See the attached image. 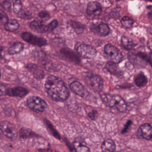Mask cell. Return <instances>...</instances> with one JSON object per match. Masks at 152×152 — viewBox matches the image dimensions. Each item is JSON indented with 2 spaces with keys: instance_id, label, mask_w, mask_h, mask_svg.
<instances>
[{
  "instance_id": "cell-20",
  "label": "cell",
  "mask_w": 152,
  "mask_h": 152,
  "mask_svg": "<svg viewBox=\"0 0 152 152\" xmlns=\"http://www.w3.org/2000/svg\"><path fill=\"white\" fill-rule=\"evenodd\" d=\"M135 84L139 88H143L146 86L148 83L147 77L144 74V73L140 72L134 78Z\"/></svg>"
},
{
  "instance_id": "cell-35",
  "label": "cell",
  "mask_w": 152,
  "mask_h": 152,
  "mask_svg": "<svg viewBox=\"0 0 152 152\" xmlns=\"http://www.w3.org/2000/svg\"><path fill=\"white\" fill-rule=\"evenodd\" d=\"M3 49L2 48H0V58H1L2 57V52Z\"/></svg>"
},
{
  "instance_id": "cell-24",
  "label": "cell",
  "mask_w": 152,
  "mask_h": 152,
  "mask_svg": "<svg viewBox=\"0 0 152 152\" xmlns=\"http://www.w3.org/2000/svg\"><path fill=\"white\" fill-rule=\"evenodd\" d=\"M71 26L73 28L76 33L79 34L82 33L83 32L84 30V26L83 25L79 22H76V21H72L71 20L69 22Z\"/></svg>"
},
{
  "instance_id": "cell-3",
  "label": "cell",
  "mask_w": 152,
  "mask_h": 152,
  "mask_svg": "<svg viewBox=\"0 0 152 152\" xmlns=\"http://www.w3.org/2000/svg\"><path fill=\"white\" fill-rule=\"evenodd\" d=\"M46 21L41 18L34 19L30 23V27L34 31L42 33L50 32L57 27L58 22L56 20H53L47 25L45 24Z\"/></svg>"
},
{
  "instance_id": "cell-9",
  "label": "cell",
  "mask_w": 152,
  "mask_h": 152,
  "mask_svg": "<svg viewBox=\"0 0 152 152\" xmlns=\"http://www.w3.org/2000/svg\"><path fill=\"white\" fill-rule=\"evenodd\" d=\"M60 57L64 60L75 64L80 63V59L78 55L72 50L67 48H64L60 50Z\"/></svg>"
},
{
  "instance_id": "cell-4",
  "label": "cell",
  "mask_w": 152,
  "mask_h": 152,
  "mask_svg": "<svg viewBox=\"0 0 152 152\" xmlns=\"http://www.w3.org/2000/svg\"><path fill=\"white\" fill-rule=\"evenodd\" d=\"M129 58L133 65L137 68H145L148 63L151 65L152 64V54L148 55L145 52H140L137 54H130Z\"/></svg>"
},
{
  "instance_id": "cell-32",
  "label": "cell",
  "mask_w": 152,
  "mask_h": 152,
  "mask_svg": "<svg viewBox=\"0 0 152 152\" xmlns=\"http://www.w3.org/2000/svg\"><path fill=\"white\" fill-rule=\"evenodd\" d=\"M98 115V113L96 110H92L91 112H90L88 114V116L91 120H95V119L97 117Z\"/></svg>"
},
{
  "instance_id": "cell-1",
  "label": "cell",
  "mask_w": 152,
  "mask_h": 152,
  "mask_svg": "<svg viewBox=\"0 0 152 152\" xmlns=\"http://www.w3.org/2000/svg\"><path fill=\"white\" fill-rule=\"evenodd\" d=\"M45 89L53 100L64 101L69 97L70 92L64 82L53 75L48 76L45 84Z\"/></svg>"
},
{
  "instance_id": "cell-28",
  "label": "cell",
  "mask_w": 152,
  "mask_h": 152,
  "mask_svg": "<svg viewBox=\"0 0 152 152\" xmlns=\"http://www.w3.org/2000/svg\"><path fill=\"white\" fill-rule=\"evenodd\" d=\"M13 10L16 14H18L21 12L22 9V3L20 1H13Z\"/></svg>"
},
{
  "instance_id": "cell-26",
  "label": "cell",
  "mask_w": 152,
  "mask_h": 152,
  "mask_svg": "<svg viewBox=\"0 0 152 152\" xmlns=\"http://www.w3.org/2000/svg\"><path fill=\"white\" fill-rule=\"evenodd\" d=\"M122 26L125 29H130L132 27L134 22L132 18L129 17L124 16L121 21Z\"/></svg>"
},
{
  "instance_id": "cell-31",
  "label": "cell",
  "mask_w": 152,
  "mask_h": 152,
  "mask_svg": "<svg viewBox=\"0 0 152 152\" xmlns=\"http://www.w3.org/2000/svg\"><path fill=\"white\" fill-rule=\"evenodd\" d=\"M39 16L40 17V18L47 21L50 18V16L49 13L46 11H42L40 12L39 14Z\"/></svg>"
},
{
  "instance_id": "cell-18",
  "label": "cell",
  "mask_w": 152,
  "mask_h": 152,
  "mask_svg": "<svg viewBox=\"0 0 152 152\" xmlns=\"http://www.w3.org/2000/svg\"><path fill=\"white\" fill-rule=\"evenodd\" d=\"M105 67L107 70L113 75L120 77L123 74V72L119 68L118 65L111 61H109L107 63Z\"/></svg>"
},
{
  "instance_id": "cell-16",
  "label": "cell",
  "mask_w": 152,
  "mask_h": 152,
  "mask_svg": "<svg viewBox=\"0 0 152 152\" xmlns=\"http://www.w3.org/2000/svg\"><path fill=\"white\" fill-rule=\"evenodd\" d=\"M28 92L29 91L25 88L18 87L7 89L6 94L10 96L22 98L27 95Z\"/></svg>"
},
{
  "instance_id": "cell-10",
  "label": "cell",
  "mask_w": 152,
  "mask_h": 152,
  "mask_svg": "<svg viewBox=\"0 0 152 152\" xmlns=\"http://www.w3.org/2000/svg\"><path fill=\"white\" fill-rule=\"evenodd\" d=\"M21 37L26 42L39 47L46 46L48 44L46 39L37 37L29 32L23 33Z\"/></svg>"
},
{
  "instance_id": "cell-29",
  "label": "cell",
  "mask_w": 152,
  "mask_h": 152,
  "mask_svg": "<svg viewBox=\"0 0 152 152\" xmlns=\"http://www.w3.org/2000/svg\"><path fill=\"white\" fill-rule=\"evenodd\" d=\"M8 20V16L7 14L2 10L0 9V25H5Z\"/></svg>"
},
{
  "instance_id": "cell-14",
  "label": "cell",
  "mask_w": 152,
  "mask_h": 152,
  "mask_svg": "<svg viewBox=\"0 0 152 152\" xmlns=\"http://www.w3.org/2000/svg\"><path fill=\"white\" fill-rule=\"evenodd\" d=\"M90 28L92 32L99 36H107L110 33V27L105 23H101L98 24H92L90 26Z\"/></svg>"
},
{
  "instance_id": "cell-12",
  "label": "cell",
  "mask_w": 152,
  "mask_h": 152,
  "mask_svg": "<svg viewBox=\"0 0 152 152\" xmlns=\"http://www.w3.org/2000/svg\"><path fill=\"white\" fill-rule=\"evenodd\" d=\"M88 84L94 91L99 92L103 90L104 81L100 75H92L89 77Z\"/></svg>"
},
{
  "instance_id": "cell-33",
  "label": "cell",
  "mask_w": 152,
  "mask_h": 152,
  "mask_svg": "<svg viewBox=\"0 0 152 152\" xmlns=\"http://www.w3.org/2000/svg\"><path fill=\"white\" fill-rule=\"evenodd\" d=\"M6 91L7 89L5 86L3 84H0V96L6 94Z\"/></svg>"
},
{
  "instance_id": "cell-8",
  "label": "cell",
  "mask_w": 152,
  "mask_h": 152,
  "mask_svg": "<svg viewBox=\"0 0 152 152\" xmlns=\"http://www.w3.org/2000/svg\"><path fill=\"white\" fill-rule=\"evenodd\" d=\"M0 130L6 137L11 140L16 139L18 136V131L15 126L8 121L1 122Z\"/></svg>"
},
{
  "instance_id": "cell-19",
  "label": "cell",
  "mask_w": 152,
  "mask_h": 152,
  "mask_svg": "<svg viewBox=\"0 0 152 152\" xmlns=\"http://www.w3.org/2000/svg\"><path fill=\"white\" fill-rule=\"evenodd\" d=\"M101 147L103 152H114L116 148V145L113 140L107 139L103 141Z\"/></svg>"
},
{
  "instance_id": "cell-11",
  "label": "cell",
  "mask_w": 152,
  "mask_h": 152,
  "mask_svg": "<svg viewBox=\"0 0 152 152\" xmlns=\"http://www.w3.org/2000/svg\"><path fill=\"white\" fill-rule=\"evenodd\" d=\"M138 138L151 140L152 139V129L151 124L145 123L140 126L136 133Z\"/></svg>"
},
{
  "instance_id": "cell-22",
  "label": "cell",
  "mask_w": 152,
  "mask_h": 152,
  "mask_svg": "<svg viewBox=\"0 0 152 152\" xmlns=\"http://www.w3.org/2000/svg\"><path fill=\"white\" fill-rule=\"evenodd\" d=\"M24 49V45L21 42H15L10 47L8 52L10 55H15L23 51Z\"/></svg>"
},
{
  "instance_id": "cell-2",
  "label": "cell",
  "mask_w": 152,
  "mask_h": 152,
  "mask_svg": "<svg viewBox=\"0 0 152 152\" xmlns=\"http://www.w3.org/2000/svg\"><path fill=\"white\" fill-rule=\"evenodd\" d=\"M101 99L106 106L110 107H115L120 113H125L127 111V103L119 95L103 94L101 96Z\"/></svg>"
},
{
  "instance_id": "cell-15",
  "label": "cell",
  "mask_w": 152,
  "mask_h": 152,
  "mask_svg": "<svg viewBox=\"0 0 152 152\" xmlns=\"http://www.w3.org/2000/svg\"><path fill=\"white\" fill-rule=\"evenodd\" d=\"M102 13L101 4L96 1H91L88 4L87 14L89 16L94 17L100 15Z\"/></svg>"
},
{
  "instance_id": "cell-25",
  "label": "cell",
  "mask_w": 152,
  "mask_h": 152,
  "mask_svg": "<svg viewBox=\"0 0 152 152\" xmlns=\"http://www.w3.org/2000/svg\"><path fill=\"white\" fill-rule=\"evenodd\" d=\"M73 146L76 152H91L88 146L83 145L78 141H75L73 143Z\"/></svg>"
},
{
  "instance_id": "cell-5",
  "label": "cell",
  "mask_w": 152,
  "mask_h": 152,
  "mask_svg": "<svg viewBox=\"0 0 152 152\" xmlns=\"http://www.w3.org/2000/svg\"><path fill=\"white\" fill-rule=\"evenodd\" d=\"M104 52L109 58L110 61L116 64L121 63L123 59L124 56L121 52L112 44H106L104 48Z\"/></svg>"
},
{
  "instance_id": "cell-7",
  "label": "cell",
  "mask_w": 152,
  "mask_h": 152,
  "mask_svg": "<svg viewBox=\"0 0 152 152\" xmlns=\"http://www.w3.org/2000/svg\"><path fill=\"white\" fill-rule=\"evenodd\" d=\"M76 51L78 55L85 59H93L97 54V51L95 48L88 44H79L76 47Z\"/></svg>"
},
{
  "instance_id": "cell-6",
  "label": "cell",
  "mask_w": 152,
  "mask_h": 152,
  "mask_svg": "<svg viewBox=\"0 0 152 152\" xmlns=\"http://www.w3.org/2000/svg\"><path fill=\"white\" fill-rule=\"evenodd\" d=\"M28 107L33 111L36 112H44L48 108L47 103L39 97L31 96L27 99Z\"/></svg>"
},
{
  "instance_id": "cell-30",
  "label": "cell",
  "mask_w": 152,
  "mask_h": 152,
  "mask_svg": "<svg viewBox=\"0 0 152 152\" xmlns=\"http://www.w3.org/2000/svg\"><path fill=\"white\" fill-rule=\"evenodd\" d=\"M0 5L7 11H11V4L9 1H0Z\"/></svg>"
},
{
  "instance_id": "cell-34",
  "label": "cell",
  "mask_w": 152,
  "mask_h": 152,
  "mask_svg": "<svg viewBox=\"0 0 152 152\" xmlns=\"http://www.w3.org/2000/svg\"><path fill=\"white\" fill-rule=\"evenodd\" d=\"M132 122L131 121H128V122L126 124V125H125V127L123 129L122 132V133L123 134V133H125V132H127V130L129 129V127L130 126Z\"/></svg>"
},
{
  "instance_id": "cell-13",
  "label": "cell",
  "mask_w": 152,
  "mask_h": 152,
  "mask_svg": "<svg viewBox=\"0 0 152 152\" xmlns=\"http://www.w3.org/2000/svg\"><path fill=\"white\" fill-rule=\"evenodd\" d=\"M70 88L73 92L83 98H87L89 95V92L87 88L77 81L72 82L70 84Z\"/></svg>"
},
{
  "instance_id": "cell-21",
  "label": "cell",
  "mask_w": 152,
  "mask_h": 152,
  "mask_svg": "<svg viewBox=\"0 0 152 152\" xmlns=\"http://www.w3.org/2000/svg\"><path fill=\"white\" fill-rule=\"evenodd\" d=\"M121 41L122 46L126 50H131L135 49L136 44L129 37L125 36H122Z\"/></svg>"
},
{
  "instance_id": "cell-23",
  "label": "cell",
  "mask_w": 152,
  "mask_h": 152,
  "mask_svg": "<svg viewBox=\"0 0 152 152\" xmlns=\"http://www.w3.org/2000/svg\"><path fill=\"white\" fill-rule=\"evenodd\" d=\"M4 27L7 31L13 32L16 31L19 28V24L15 19H11L9 20L5 24Z\"/></svg>"
},
{
  "instance_id": "cell-27",
  "label": "cell",
  "mask_w": 152,
  "mask_h": 152,
  "mask_svg": "<svg viewBox=\"0 0 152 152\" xmlns=\"http://www.w3.org/2000/svg\"><path fill=\"white\" fill-rule=\"evenodd\" d=\"M19 135L22 138L25 139L32 137L34 134H33V132L30 129L23 128L20 130Z\"/></svg>"
},
{
  "instance_id": "cell-36",
  "label": "cell",
  "mask_w": 152,
  "mask_h": 152,
  "mask_svg": "<svg viewBox=\"0 0 152 152\" xmlns=\"http://www.w3.org/2000/svg\"><path fill=\"white\" fill-rule=\"evenodd\" d=\"M1 73H0V77H1Z\"/></svg>"
},
{
  "instance_id": "cell-17",
  "label": "cell",
  "mask_w": 152,
  "mask_h": 152,
  "mask_svg": "<svg viewBox=\"0 0 152 152\" xmlns=\"http://www.w3.org/2000/svg\"><path fill=\"white\" fill-rule=\"evenodd\" d=\"M26 68L32 74L33 76L37 79H42L45 76V73L42 68L35 64H28Z\"/></svg>"
}]
</instances>
